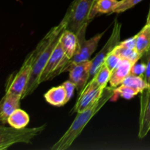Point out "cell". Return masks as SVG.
Returning a JSON list of instances; mask_svg holds the SVG:
<instances>
[{
  "mask_svg": "<svg viewBox=\"0 0 150 150\" xmlns=\"http://www.w3.org/2000/svg\"><path fill=\"white\" fill-rule=\"evenodd\" d=\"M67 21L64 18H63L60 23L56 26L51 28L49 32L42 38V39L37 45L36 48L38 49V55L34 62L30 78H29L26 90L22 96V99L33 93L40 85L39 80L41 73L47 62L49 59L56 45L58 43L60 35L64 29H67Z\"/></svg>",
  "mask_w": 150,
  "mask_h": 150,
  "instance_id": "obj_1",
  "label": "cell"
},
{
  "mask_svg": "<svg viewBox=\"0 0 150 150\" xmlns=\"http://www.w3.org/2000/svg\"><path fill=\"white\" fill-rule=\"evenodd\" d=\"M115 98L114 88L106 86L100 98L89 108L77 113L74 121L67 131L51 147L52 150H65L71 146L73 142L80 136L82 130L94 117V116L105 105L107 102Z\"/></svg>",
  "mask_w": 150,
  "mask_h": 150,
  "instance_id": "obj_2",
  "label": "cell"
},
{
  "mask_svg": "<svg viewBox=\"0 0 150 150\" xmlns=\"http://www.w3.org/2000/svg\"><path fill=\"white\" fill-rule=\"evenodd\" d=\"M98 0H74L70 4L64 18L67 23V29L76 35L98 14L96 10Z\"/></svg>",
  "mask_w": 150,
  "mask_h": 150,
  "instance_id": "obj_3",
  "label": "cell"
},
{
  "mask_svg": "<svg viewBox=\"0 0 150 150\" xmlns=\"http://www.w3.org/2000/svg\"><path fill=\"white\" fill-rule=\"evenodd\" d=\"M46 125L37 127L16 128L13 127H0V150L8 149L12 145L18 143L30 144L32 141L40 134Z\"/></svg>",
  "mask_w": 150,
  "mask_h": 150,
  "instance_id": "obj_4",
  "label": "cell"
},
{
  "mask_svg": "<svg viewBox=\"0 0 150 150\" xmlns=\"http://www.w3.org/2000/svg\"><path fill=\"white\" fill-rule=\"evenodd\" d=\"M38 55V49L35 48L32 52L29 53L25 59L23 64L20 70L17 72L16 75L10 76V79L7 81L6 85V90L7 92H12L16 95L23 96L25 90L27 86L32 67Z\"/></svg>",
  "mask_w": 150,
  "mask_h": 150,
  "instance_id": "obj_5",
  "label": "cell"
},
{
  "mask_svg": "<svg viewBox=\"0 0 150 150\" xmlns=\"http://www.w3.org/2000/svg\"><path fill=\"white\" fill-rule=\"evenodd\" d=\"M86 29H87V26L83 27L77 35L79 41V48L73 58L69 60L68 63L64 68V72L67 71L70 67H71L73 64L89 60L93 53L96 51L98 46V43L105 32H101L90 39L86 40L85 35H86Z\"/></svg>",
  "mask_w": 150,
  "mask_h": 150,
  "instance_id": "obj_6",
  "label": "cell"
},
{
  "mask_svg": "<svg viewBox=\"0 0 150 150\" xmlns=\"http://www.w3.org/2000/svg\"><path fill=\"white\" fill-rule=\"evenodd\" d=\"M69 60L70 59L64 54V50L59 40L41 73L39 80L40 83L54 79L61 73H64V68Z\"/></svg>",
  "mask_w": 150,
  "mask_h": 150,
  "instance_id": "obj_7",
  "label": "cell"
},
{
  "mask_svg": "<svg viewBox=\"0 0 150 150\" xmlns=\"http://www.w3.org/2000/svg\"><path fill=\"white\" fill-rule=\"evenodd\" d=\"M121 27L122 25L118 21L117 18L114 21V27H113L112 33L110 36L109 39L105 44L102 49L98 52V54L95 56V57L92 59V67L90 70V79L95 76L97 70L99 69L101 64L105 62L107 56L112 52L113 50L119 45L120 42V35H121ZM90 79V80H91Z\"/></svg>",
  "mask_w": 150,
  "mask_h": 150,
  "instance_id": "obj_8",
  "label": "cell"
},
{
  "mask_svg": "<svg viewBox=\"0 0 150 150\" xmlns=\"http://www.w3.org/2000/svg\"><path fill=\"white\" fill-rule=\"evenodd\" d=\"M105 88H101L91 79L79 95V98L73 107L71 114L79 113L92 106L102 95Z\"/></svg>",
  "mask_w": 150,
  "mask_h": 150,
  "instance_id": "obj_9",
  "label": "cell"
},
{
  "mask_svg": "<svg viewBox=\"0 0 150 150\" xmlns=\"http://www.w3.org/2000/svg\"><path fill=\"white\" fill-rule=\"evenodd\" d=\"M92 67V60L82 62L73 64L67 70L69 72V80L76 85V90L80 95L88 81L90 79V70Z\"/></svg>",
  "mask_w": 150,
  "mask_h": 150,
  "instance_id": "obj_10",
  "label": "cell"
},
{
  "mask_svg": "<svg viewBox=\"0 0 150 150\" xmlns=\"http://www.w3.org/2000/svg\"><path fill=\"white\" fill-rule=\"evenodd\" d=\"M150 131V87L141 93L139 138L142 139Z\"/></svg>",
  "mask_w": 150,
  "mask_h": 150,
  "instance_id": "obj_11",
  "label": "cell"
},
{
  "mask_svg": "<svg viewBox=\"0 0 150 150\" xmlns=\"http://www.w3.org/2000/svg\"><path fill=\"white\" fill-rule=\"evenodd\" d=\"M21 96L5 91V95L0 104V120L3 125L7 123V119L10 114L20 108Z\"/></svg>",
  "mask_w": 150,
  "mask_h": 150,
  "instance_id": "obj_12",
  "label": "cell"
},
{
  "mask_svg": "<svg viewBox=\"0 0 150 150\" xmlns=\"http://www.w3.org/2000/svg\"><path fill=\"white\" fill-rule=\"evenodd\" d=\"M133 65V63L129 60H122L119 65L111 71L109 80L110 86L116 88L121 85L126 78L131 73Z\"/></svg>",
  "mask_w": 150,
  "mask_h": 150,
  "instance_id": "obj_13",
  "label": "cell"
},
{
  "mask_svg": "<svg viewBox=\"0 0 150 150\" xmlns=\"http://www.w3.org/2000/svg\"><path fill=\"white\" fill-rule=\"evenodd\" d=\"M59 42L65 55L69 59H71L79 48V41L77 35L70 30L64 29L60 35Z\"/></svg>",
  "mask_w": 150,
  "mask_h": 150,
  "instance_id": "obj_14",
  "label": "cell"
},
{
  "mask_svg": "<svg viewBox=\"0 0 150 150\" xmlns=\"http://www.w3.org/2000/svg\"><path fill=\"white\" fill-rule=\"evenodd\" d=\"M45 101L50 105L56 107H61L67 103V92L64 85L51 88L44 95Z\"/></svg>",
  "mask_w": 150,
  "mask_h": 150,
  "instance_id": "obj_15",
  "label": "cell"
},
{
  "mask_svg": "<svg viewBox=\"0 0 150 150\" xmlns=\"http://www.w3.org/2000/svg\"><path fill=\"white\" fill-rule=\"evenodd\" d=\"M136 37V50L143 57L150 49V24L146 23Z\"/></svg>",
  "mask_w": 150,
  "mask_h": 150,
  "instance_id": "obj_16",
  "label": "cell"
},
{
  "mask_svg": "<svg viewBox=\"0 0 150 150\" xmlns=\"http://www.w3.org/2000/svg\"><path fill=\"white\" fill-rule=\"evenodd\" d=\"M30 120L29 114L20 108L13 111L7 119V123L11 127L23 128L28 125Z\"/></svg>",
  "mask_w": 150,
  "mask_h": 150,
  "instance_id": "obj_17",
  "label": "cell"
},
{
  "mask_svg": "<svg viewBox=\"0 0 150 150\" xmlns=\"http://www.w3.org/2000/svg\"><path fill=\"white\" fill-rule=\"evenodd\" d=\"M122 84L133 88L139 93H142L144 90L150 87V85L146 81L144 76H133L131 74L126 78Z\"/></svg>",
  "mask_w": 150,
  "mask_h": 150,
  "instance_id": "obj_18",
  "label": "cell"
},
{
  "mask_svg": "<svg viewBox=\"0 0 150 150\" xmlns=\"http://www.w3.org/2000/svg\"><path fill=\"white\" fill-rule=\"evenodd\" d=\"M111 71L108 68L105 62L101 64L95 76L92 77V79L97 83V84L101 88H105L108 83H109L110 76H111Z\"/></svg>",
  "mask_w": 150,
  "mask_h": 150,
  "instance_id": "obj_19",
  "label": "cell"
},
{
  "mask_svg": "<svg viewBox=\"0 0 150 150\" xmlns=\"http://www.w3.org/2000/svg\"><path fill=\"white\" fill-rule=\"evenodd\" d=\"M113 52L121 57L122 59L129 60L132 62L133 64L139 61L142 57L136 49H130V48L122 47L119 45L113 50Z\"/></svg>",
  "mask_w": 150,
  "mask_h": 150,
  "instance_id": "obj_20",
  "label": "cell"
},
{
  "mask_svg": "<svg viewBox=\"0 0 150 150\" xmlns=\"http://www.w3.org/2000/svg\"><path fill=\"white\" fill-rule=\"evenodd\" d=\"M119 3L118 0H98L96 10L100 14H111Z\"/></svg>",
  "mask_w": 150,
  "mask_h": 150,
  "instance_id": "obj_21",
  "label": "cell"
},
{
  "mask_svg": "<svg viewBox=\"0 0 150 150\" xmlns=\"http://www.w3.org/2000/svg\"><path fill=\"white\" fill-rule=\"evenodd\" d=\"M114 90L115 92V97L117 95L126 100L132 99L133 97L139 94V92L134 89L124 84H121L117 87L114 88Z\"/></svg>",
  "mask_w": 150,
  "mask_h": 150,
  "instance_id": "obj_22",
  "label": "cell"
},
{
  "mask_svg": "<svg viewBox=\"0 0 150 150\" xmlns=\"http://www.w3.org/2000/svg\"><path fill=\"white\" fill-rule=\"evenodd\" d=\"M142 1L143 0H121V1H119L117 7L114 9V13H124L126 10H130Z\"/></svg>",
  "mask_w": 150,
  "mask_h": 150,
  "instance_id": "obj_23",
  "label": "cell"
},
{
  "mask_svg": "<svg viewBox=\"0 0 150 150\" xmlns=\"http://www.w3.org/2000/svg\"><path fill=\"white\" fill-rule=\"evenodd\" d=\"M122 60V59L121 57H120L118 55L114 54L112 51V52H111L108 56H107L104 62L106 64V65L108 66V68L110 69V70L112 71L116 67H117V66L119 65V64L121 62Z\"/></svg>",
  "mask_w": 150,
  "mask_h": 150,
  "instance_id": "obj_24",
  "label": "cell"
},
{
  "mask_svg": "<svg viewBox=\"0 0 150 150\" xmlns=\"http://www.w3.org/2000/svg\"><path fill=\"white\" fill-rule=\"evenodd\" d=\"M145 71H146V63L139 62V61H138L133 64L130 74L133 76H144Z\"/></svg>",
  "mask_w": 150,
  "mask_h": 150,
  "instance_id": "obj_25",
  "label": "cell"
},
{
  "mask_svg": "<svg viewBox=\"0 0 150 150\" xmlns=\"http://www.w3.org/2000/svg\"><path fill=\"white\" fill-rule=\"evenodd\" d=\"M63 85H64V88L66 89V92H67V103H68L70 100V99L73 98L74 90L76 89V85L70 80L63 83Z\"/></svg>",
  "mask_w": 150,
  "mask_h": 150,
  "instance_id": "obj_26",
  "label": "cell"
},
{
  "mask_svg": "<svg viewBox=\"0 0 150 150\" xmlns=\"http://www.w3.org/2000/svg\"><path fill=\"white\" fill-rule=\"evenodd\" d=\"M119 45L122 47H125V48H130V49H136V35L132 38H128V39L125 40L120 42L119 43Z\"/></svg>",
  "mask_w": 150,
  "mask_h": 150,
  "instance_id": "obj_27",
  "label": "cell"
},
{
  "mask_svg": "<svg viewBox=\"0 0 150 150\" xmlns=\"http://www.w3.org/2000/svg\"><path fill=\"white\" fill-rule=\"evenodd\" d=\"M144 56H146V71L144 77L146 81L150 85V49Z\"/></svg>",
  "mask_w": 150,
  "mask_h": 150,
  "instance_id": "obj_28",
  "label": "cell"
},
{
  "mask_svg": "<svg viewBox=\"0 0 150 150\" xmlns=\"http://www.w3.org/2000/svg\"><path fill=\"white\" fill-rule=\"evenodd\" d=\"M146 24H150V7L149 10V13H148L147 18H146Z\"/></svg>",
  "mask_w": 150,
  "mask_h": 150,
  "instance_id": "obj_29",
  "label": "cell"
},
{
  "mask_svg": "<svg viewBox=\"0 0 150 150\" xmlns=\"http://www.w3.org/2000/svg\"><path fill=\"white\" fill-rule=\"evenodd\" d=\"M16 1H19V0H16Z\"/></svg>",
  "mask_w": 150,
  "mask_h": 150,
  "instance_id": "obj_30",
  "label": "cell"
}]
</instances>
